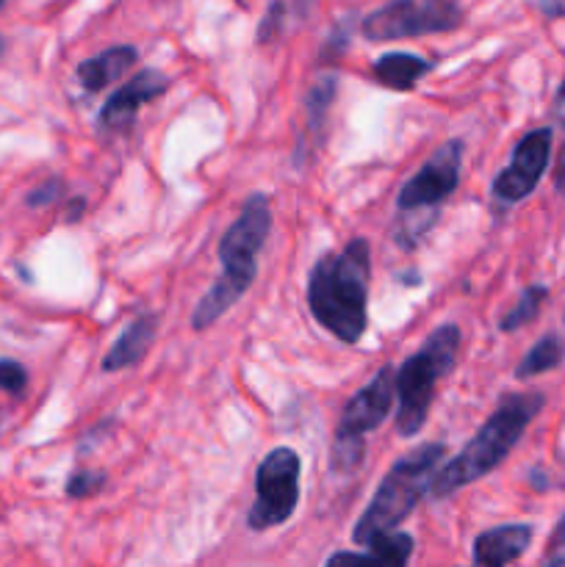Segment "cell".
<instances>
[{
    "instance_id": "5b68a950",
    "label": "cell",
    "mask_w": 565,
    "mask_h": 567,
    "mask_svg": "<svg viewBox=\"0 0 565 567\" xmlns=\"http://www.w3.org/2000/svg\"><path fill=\"white\" fill-rule=\"evenodd\" d=\"M460 349V330L454 324H443L421 343L419 352L402 363L397 371V432L410 437L419 435L427 424L435 382L454 369Z\"/></svg>"
},
{
    "instance_id": "3957f363",
    "label": "cell",
    "mask_w": 565,
    "mask_h": 567,
    "mask_svg": "<svg viewBox=\"0 0 565 567\" xmlns=\"http://www.w3.org/2000/svg\"><path fill=\"white\" fill-rule=\"evenodd\" d=\"M543 404H546V399L537 391L507 393L499 402V408L493 410L491 419L482 424V430L471 437L469 446L460 454H454L441 471H435V476L430 482L432 496H452L460 487L471 485L480 476L499 468L504 463V457L515 449V443L521 441V435L532 424V419L541 413Z\"/></svg>"
},
{
    "instance_id": "d6986e66",
    "label": "cell",
    "mask_w": 565,
    "mask_h": 567,
    "mask_svg": "<svg viewBox=\"0 0 565 567\" xmlns=\"http://www.w3.org/2000/svg\"><path fill=\"white\" fill-rule=\"evenodd\" d=\"M332 97H336V78L327 75L316 83L314 89L305 97V111H308V125L310 131H319L321 122H325L327 111H330Z\"/></svg>"
},
{
    "instance_id": "7c38bea8",
    "label": "cell",
    "mask_w": 565,
    "mask_h": 567,
    "mask_svg": "<svg viewBox=\"0 0 565 567\" xmlns=\"http://www.w3.org/2000/svg\"><path fill=\"white\" fill-rule=\"evenodd\" d=\"M532 543L530 524H507L482 532L474 540V563L480 567H507Z\"/></svg>"
},
{
    "instance_id": "ac0fdd59",
    "label": "cell",
    "mask_w": 565,
    "mask_h": 567,
    "mask_svg": "<svg viewBox=\"0 0 565 567\" xmlns=\"http://www.w3.org/2000/svg\"><path fill=\"white\" fill-rule=\"evenodd\" d=\"M546 299H548L546 286H526L524 291H521L518 302H515L513 308L502 316V321H499V330L515 332V330H521L524 324H530V321H535Z\"/></svg>"
},
{
    "instance_id": "6da1fadb",
    "label": "cell",
    "mask_w": 565,
    "mask_h": 567,
    "mask_svg": "<svg viewBox=\"0 0 565 567\" xmlns=\"http://www.w3.org/2000/svg\"><path fill=\"white\" fill-rule=\"evenodd\" d=\"M371 255L363 238H352L341 252L316 260L308 277V305L325 330L338 341L358 343L369 324Z\"/></svg>"
},
{
    "instance_id": "9a60e30c",
    "label": "cell",
    "mask_w": 565,
    "mask_h": 567,
    "mask_svg": "<svg viewBox=\"0 0 565 567\" xmlns=\"http://www.w3.org/2000/svg\"><path fill=\"white\" fill-rule=\"evenodd\" d=\"M133 64H136V50L120 44V48H111L105 53L94 55V59L83 61L78 66V81L83 83L86 92H100V89L111 86L116 78L125 75Z\"/></svg>"
},
{
    "instance_id": "d4e9b609",
    "label": "cell",
    "mask_w": 565,
    "mask_h": 567,
    "mask_svg": "<svg viewBox=\"0 0 565 567\" xmlns=\"http://www.w3.org/2000/svg\"><path fill=\"white\" fill-rule=\"evenodd\" d=\"M314 3L316 0H288V6H291V11L299 17V20H305V17L310 14Z\"/></svg>"
},
{
    "instance_id": "8992f818",
    "label": "cell",
    "mask_w": 565,
    "mask_h": 567,
    "mask_svg": "<svg viewBox=\"0 0 565 567\" xmlns=\"http://www.w3.org/2000/svg\"><path fill=\"white\" fill-rule=\"evenodd\" d=\"M393 391H397V371H393V365H382L374 374V380L349 399V404L341 413V421H338L336 443H332V468H358L360 460H363V435L377 430L388 419L393 404Z\"/></svg>"
},
{
    "instance_id": "e0dca14e",
    "label": "cell",
    "mask_w": 565,
    "mask_h": 567,
    "mask_svg": "<svg viewBox=\"0 0 565 567\" xmlns=\"http://www.w3.org/2000/svg\"><path fill=\"white\" fill-rule=\"evenodd\" d=\"M565 360V341L559 336H546L524 354L518 365H515V377L518 380H530V377L546 374L554 371Z\"/></svg>"
},
{
    "instance_id": "7402d4cb",
    "label": "cell",
    "mask_w": 565,
    "mask_h": 567,
    "mask_svg": "<svg viewBox=\"0 0 565 567\" xmlns=\"http://www.w3.org/2000/svg\"><path fill=\"white\" fill-rule=\"evenodd\" d=\"M541 567H565V515L557 524V529H554L552 543H548L546 557H543Z\"/></svg>"
},
{
    "instance_id": "f1b7e54d",
    "label": "cell",
    "mask_w": 565,
    "mask_h": 567,
    "mask_svg": "<svg viewBox=\"0 0 565 567\" xmlns=\"http://www.w3.org/2000/svg\"><path fill=\"white\" fill-rule=\"evenodd\" d=\"M0 3H3V0H0Z\"/></svg>"
},
{
    "instance_id": "4316f807",
    "label": "cell",
    "mask_w": 565,
    "mask_h": 567,
    "mask_svg": "<svg viewBox=\"0 0 565 567\" xmlns=\"http://www.w3.org/2000/svg\"><path fill=\"white\" fill-rule=\"evenodd\" d=\"M559 103L565 105V81H563V86H559Z\"/></svg>"
},
{
    "instance_id": "5bb4252c",
    "label": "cell",
    "mask_w": 565,
    "mask_h": 567,
    "mask_svg": "<svg viewBox=\"0 0 565 567\" xmlns=\"http://www.w3.org/2000/svg\"><path fill=\"white\" fill-rule=\"evenodd\" d=\"M155 330H158V316H155V313L138 316L136 321H131V324L122 330V336L114 341V347L105 352L103 371L114 374V371H122V369H131V365H136L138 360L147 354L150 343L155 341Z\"/></svg>"
},
{
    "instance_id": "ba28073f",
    "label": "cell",
    "mask_w": 565,
    "mask_h": 567,
    "mask_svg": "<svg viewBox=\"0 0 565 567\" xmlns=\"http://www.w3.org/2000/svg\"><path fill=\"white\" fill-rule=\"evenodd\" d=\"M463 20L454 0H397L363 20V37L371 42L424 37L452 31Z\"/></svg>"
},
{
    "instance_id": "7a4b0ae2",
    "label": "cell",
    "mask_w": 565,
    "mask_h": 567,
    "mask_svg": "<svg viewBox=\"0 0 565 567\" xmlns=\"http://www.w3.org/2000/svg\"><path fill=\"white\" fill-rule=\"evenodd\" d=\"M271 230V208L266 194H253L244 203L238 219L227 227V233L219 241V260L222 275L210 286V291L199 299V305L192 313L194 330H208L216 319L227 313L238 299L247 293V288L255 282L258 275V252L264 249L266 238Z\"/></svg>"
},
{
    "instance_id": "83f0119b",
    "label": "cell",
    "mask_w": 565,
    "mask_h": 567,
    "mask_svg": "<svg viewBox=\"0 0 565 567\" xmlns=\"http://www.w3.org/2000/svg\"><path fill=\"white\" fill-rule=\"evenodd\" d=\"M3 48H6V42H3V37H0V55H3Z\"/></svg>"
},
{
    "instance_id": "52a82bcc",
    "label": "cell",
    "mask_w": 565,
    "mask_h": 567,
    "mask_svg": "<svg viewBox=\"0 0 565 567\" xmlns=\"http://www.w3.org/2000/svg\"><path fill=\"white\" fill-rule=\"evenodd\" d=\"M299 454L280 446L260 460L255 471V504L247 515L253 532H266L271 526L286 524L299 502Z\"/></svg>"
},
{
    "instance_id": "277c9868",
    "label": "cell",
    "mask_w": 565,
    "mask_h": 567,
    "mask_svg": "<svg viewBox=\"0 0 565 567\" xmlns=\"http://www.w3.org/2000/svg\"><path fill=\"white\" fill-rule=\"evenodd\" d=\"M443 454H446V449L441 443H427V446L413 449L399 463H393L366 513L355 524L352 537L358 546H371L380 537L393 535V529L413 513L424 493H430V482Z\"/></svg>"
},
{
    "instance_id": "8fae6325",
    "label": "cell",
    "mask_w": 565,
    "mask_h": 567,
    "mask_svg": "<svg viewBox=\"0 0 565 567\" xmlns=\"http://www.w3.org/2000/svg\"><path fill=\"white\" fill-rule=\"evenodd\" d=\"M170 86V78L158 70H144L133 75L122 89H116L100 109V127L103 131H122L136 120L138 109L150 100L161 97Z\"/></svg>"
},
{
    "instance_id": "44dd1931",
    "label": "cell",
    "mask_w": 565,
    "mask_h": 567,
    "mask_svg": "<svg viewBox=\"0 0 565 567\" xmlns=\"http://www.w3.org/2000/svg\"><path fill=\"white\" fill-rule=\"evenodd\" d=\"M28 388V374L17 360H0V391L22 396Z\"/></svg>"
},
{
    "instance_id": "603a6c76",
    "label": "cell",
    "mask_w": 565,
    "mask_h": 567,
    "mask_svg": "<svg viewBox=\"0 0 565 567\" xmlns=\"http://www.w3.org/2000/svg\"><path fill=\"white\" fill-rule=\"evenodd\" d=\"M59 194H61V181H48L28 194V205H31V208H44V205H50L53 199H59Z\"/></svg>"
},
{
    "instance_id": "f546056e",
    "label": "cell",
    "mask_w": 565,
    "mask_h": 567,
    "mask_svg": "<svg viewBox=\"0 0 565 567\" xmlns=\"http://www.w3.org/2000/svg\"><path fill=\"white\" fill-rule=\"evenodd\" d=\"M476 567H480V565H476Z\"/></svg>"
},
{
    "instance_id": "ffe728a7",
    "label": "cell",
    "mask_w": 565,
    "mask_h": 567,
    "mask_svg": "<svg viewBox=\"0 0 565 567\" xmlns=\"http://www.w3.org/2000/svg\"><path fill=\"white\" fill-rule=\"evenodd\" d=\"M105 487V474L100 471H78L75 476H70L66 482V496L70 498H86L92 493L103 491Z\"/></svg>"
},
{
    "instance_id": "484cf974",
    "label": "cell",
    "mask_w": 565,
    "mask_h": 567,
    "mask_svg": "<svg viewBox=\"0 0 565 567\" xmlns=\"http://www.w3.org/2000/svg\"><path fill=\"white\" fill-rule=\"evenodd\" d=\"M83 199H75V203L70 205V210H66V221H78V216H81V210H83Z\"/></svg>"
},
{
    "instance_id": "4fadbf2b",
    "label": "cell",
    "mask_w": 565,
    "mask_h": 567,
    "mask_svg": "<svg viewBox=\"0 0 565 567\" xmlns=\"http://www.w3.org/2000/svg\"><path fill=\"white\" fill-rule=\"evenodd\" d=\"M410 554H413V537L404 535V532H393V535L371 543L366 554H332L325 567H408Z\"/></svg>"
},
{
    "instance_id": "2e32d148",
    "label": "cell",
    "mask_w": 565,
    "mask_h": 567,
    "mask_svg": "<svg viewBox=\"0 0 565 567\" xmlns=\"http://www.w3.org/2000/svg\"><path fill=\"white\" fill-rule=\"evenodd\" d=\"M430 70V61L413 53H388L374 61L377 81L388 89H397V92H410Z\"/></svg>"
},
{
    "instance_id": "cb8c5ba5",
    "label": "cell",
    "mask_w": 565,
    "mask_h": 567,
    "mask_svg": "<svg viewBox=\"0 0 565 567\" xmlns=\"http://www.w3.org/2000/svg\"><path fill=\"white\" fill-rule=\"evenodd\" d=\"M554 188L565 197V144H563V153H559L557 166H554Z\"/></svg>"
},
{
    "instance_id": "30bf717a",
    "label": "cell",
    "mask_w": 565,
    "mask_h": 567,
    "mask_svg": "<svg viewBox=\"0 0 565 567\" xmlns=\"http://www.w3.org/2000/svg\"><path fill=\"white\" fill-rule=\"evenodd\" d=\"M552 127H537L515 144L510 164L493 181V197L499 203H521L535 192L552 158Z\"/></svg>"
},
{
    "instance_id": "9c48e42d",
    "label": "cell",
    "mask_w": 565,
    "mask_h": 567,
    "mask_svg": "<svg viewBox=\"0 0 565 567\" xmlns=\"http://www.w3.org/2000/svg\"><path fill=\"white\" fill-rule=\"evenodd\" d=\"M460 161H463V142H460V138L441 144V147L432 153V158L402 186L397 203L399 210H402V214H408V210L415 214V210L421 208L435 210L438 205L458 188Z\"/></svg>"
}]
</instances>
